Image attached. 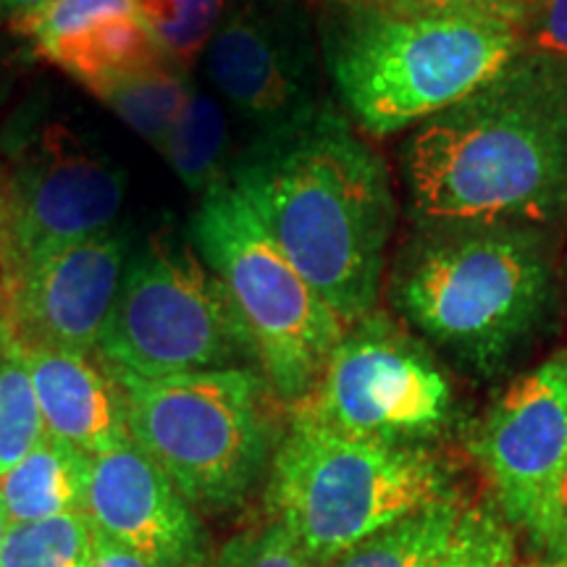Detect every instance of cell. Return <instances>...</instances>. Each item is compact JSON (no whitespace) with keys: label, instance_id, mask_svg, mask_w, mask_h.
Segmentation results:
<instances>
[{"label":"cell","instance_id":"obj_1","mask_svg":"<svg viewBox=\"0 0 567 567\" xmlns=\"http://www.w3.org/2000/svg\"><path fill=\"white\" fill-rule=\"evenodd\" d=\"M229 184L339 321L379 310L400 208L384 158L342 111L255 134Z\"/></svg>","mask_w":567,"mask_h":567},{"label":"cell","instance_id":"obj_2","mask_svg":"<svg viewBox=\"0 0 567 567\" xmlns=\"http://www.w3.org/2000/svg\"><path fill=\"white\" fill-rule=\"evenodd\" d=\"M413 221L567 224V63L520 51L499 74L408 132Z\"/></svg>","mask_w":567,"mask_h":567},{"label":"cell","instance_id":"obj_3","mask_svg":"<svg viewBox=\"0 0 567 567\" xmlns=\"http://www.w3.org/2000/svg\"><path fill=\"white\" fill-rule=\"evenodd\" d=\"M394 313L478 375L534 342L557 308V231L507 221H413L386 274Z\"/></svg>","mask_w":567,"mask_h":567},{"label":"cell","instance_id":"obj_4","mask_svg":"<svg viewBox=\"0 0 567 567\" xmlns=\"http://www.w3.org/2000/svg\"><path fill=\"white\" fill-rule=\"evenodd\" d=\"M318 48L350 122L371 137L413 132L520 53L513 21L417 19L329 0Z\"/></svg>","mask_w":567,"mask_h":567},{"label":"cell","instance_id":"obj_5","mask_svg":"<svg viewBox=\"0 0 567 567\" xmlns=\"http://www.w3.org/2000/svg\"><path fill=\"white\" fill-rule=\"evenodd\" d=\"M446 467L429 446L342 436L289 413L268 467V517L326 565L421 509L450 499Z\"/></svg>","mask_w":567,"mask_h":567},{"label":"cell","instance_id":"obj_6","mask_svg":"<svg viewBox=\"0 0 567 567\" xmlns=\"http://www.w3.org/2000/svg\"><path fill=\"white\" fill-rule=\"evenodd\" d=\"M124 389L132 442L193 507L229 509L271 467L279 446L271 386L258 368L132 379Z\"/></svg>","mask_w":567,"mask_h":567},{"label":"cell","instance_id":"obj_7","mask_svg":"<svg viewBox=\"0 0 567 567\" xmlns=\"http://www.w3.org/2000/svg\"><path fill=\"white\" fill-rule=\"evenodd\" d=\"M189 243L243 316L258 371L276 400L300 405L347 326L268 237L229 179L200 197Z\"/></svg>","mask_w":567,"mask_h":567},{"label":"cell","instance_id":"obj_8","mask_svg":"<svg viewBox=\"0 0 567 567\" xmlns=\"http://www.w3.org/2000/svg\"><path fill=\"white\" fill-rule=\"evenodd\" d=\"M95 354L132 379L258 368L243 316L193 247L134 255Z\"/></svg>","mask_w":567,"mask_h":567},{"label":"cell","instance_id":"obj_9","mask_svg":"<svg viewBox=\"0 0 567 567\" xmlns=\"http://www.w3.org/2000/svg\"><path fill=\"white\" fill-rule=\"evenodd\" d=\"M289 413L342 436L425 446L450 425L455 392L421 339L373 310L347 326L313 392Z\"/></svg>","mask_w":567,"mask_h":567},{"label":"cell","instance_id":"obj_10","mask_svg":"<svg viewBox=\"0 0 567 567\" xmlns=\"http://www.w3.org/2000/svg\"><path fill=\"white\" fill-rule=\"evenodd\" d=\"M3 174L9 268L118 226L126 172L63 122L13 124Z\"/></svg>","mask_w":567,"mask_h":567},{"label":"cell","instance_id":"obj_11","mask_svg":"<svg viewBox=\"0 0 567 567\" xmlns=\"http://www.w3.org/2000/svg\"><path fill=\"white\" fill-rule=\"evenodd\" d=\"M313 21L297 0H231L203 51L213 92L266 134L321 111Z\"/></svg>","mask_w":567,"mask_h":567},{"label":"cell","instance_id":"obj_12","mask_svg":"<svg viewBox=\"0 0 567 567\" xmlns=\"http://www.w3.org/2000/svg\"><path fill=\"white\" fill-rule=\"evenodd\" d=\"M496 509L538 549L567 471V352L520 373L471 436Z\"/></svg>","mask_w":567,"mask_h":567},{"label":"cell","instance_id":"obj_13","mask_svg":"<svg viewBox=\"0 0 567 567\" xmlns=\"http://www.w3.org/2000/svg\"><path fill=\"white\" fill-rule=\"evenodd\" d=\"M130 266L122 226L6 271L0 321L19 342L95 354Z\"/></svg>","mask_w":567,"mask_h":567},{"label":"cell","instance_id":"obj_14","mask_svg":"<svg viewBox=\"0 0 567 567\" xmlns=\"http://www.w3.org/2000/svg\"><path fill=\"white\" fill-rule=\"evenodd\" d=\"M84 515L97 536L161 567H203L195 507L134 442L92 457Z\"/></svg>","mask_w":567,"mask_h":567},{"label":"cell","instance_id":"obj_15","mask_svg":"<svg viewBox=\"0 0 567 567\" xmlns=\"http://www.w3.org/2000/svg\"><path fill=\"white\" fill-rule=\"evenodd\" d=\"M13 27L42 59L66 71L92 95L166 59L130 0H48Z\"/></svg>","mask_w":567,"mask_h":567},{"label":"cell","instance_id":"obj_16","mask_svg":"<svg viewBox=\"0 0 567 567\" xmlns=\"http://www.w3.org/2000/svg\"><path fill=\"white\" fill-rule=\"evenodd\" d=\"M19 344L48 436L90 457L132 442L124 389L97 354Z\"/></svg>","mask_w":567,"mask_h":567},{"label":"cell","instance_id":"obj_17","mask_svg":"<svg viewBox=\"0 0 567 567\" xmlns=\"http://www.w3.org/2000/svg\"><path fill=\"white\" fill-rule=\"evenodd\" d=\"M92 457L61 439L42 436L0 476V507L11 526L84 513Z\"/></svg>","mask_w":567,"mask_h":567},{"label":"cell","instance_id":"obj_18","mask_svg":"<svg viewBox=\"0 0 567 567\" xmlns=\"http://www.w3.org/2000/svg\"><path fill=\"white\" fill-rule=\"evenodd\" d=\"M158 153L184 187L200 197L229 179V113L221 97L195 84Z\"/></svg>","mask_w":567,"mask_h":567},{"label":"cell","instance_id":"obj_19","mask_svg":"<svg viewBox=\"0 0 567 567\" xmlns=\"http://www.w3.org/2000/svg\"><path fill=\"white\" fill-rule=\"evenodd\" d=\"M195 84L187 66H179L172 59H161L105 84L95 92V97L109 105L134 134L161 151L193 95Z\"/></svg>","mask_w":567,"mask_h":567},{"label":"cell","instance_id":"obj_20","mask_svg":"<svg viewBox=\"0 0 567 567\" xmlns=\"http://www.w3.org/2000/svg\"><path fill=\"white\" fill-rule=\"evenodd\" d=\"M515 530L488 505L460 502L452 520L417 567H517Z\"/></svg>","mask_w":567,"mask_h":567},{"label":"cell","instance_id":"obj_21","mask_svg":"<svg viewBox=\"0 0 567 567\" xmlns=\"http://www.w3.org/2000/svg\"><path fill=\"white\" fill-rule=\"evenodd\" d=\"M45 436L19 339L0 321V476Z\"/></svg>","mask_w":567,"mask_h":567},{"label":"cell","instance_id":"obj_22","mask_svg":"<svg viewBox=\"0 0 567 567\" xmlns=\"http://www.w3.org/2000/svg\"><path fill=\"white\" fill-rule=\"evenodd\" d=\"M158 51L179 66H193L221 24L226 0H130Z\"/></svg>","mask_w":567,"mask_h":567},{"label":"cell","instance_id":"obj_23","mask_svg":"<svg viewBox=\"0 0 567 567\" xmlns=\"http://www.w3.org/2000/svg\"><path fill=\"white\" fill-rule=\"evenodd\" d=\"M95 544V528L84 513L17 523L0 551V567H84Z\"/></svg>","mask_w":567,"mask_h":567},{"label":"cell","instance_id":"obj_24","mask_svg":"<svg viewBox=\"0 0 567 567\" xmlns=\"http://www.w3.org/2000/svg\"><path fill=\"white\" fill-rule=\"evenodd\" d=\"M457 505V496L436 502V505L379 530L365 542L354 544L323 567H417L431 544L446 528V523L452 520Z\"/></svg>","mask_w":567,"mask_h":567},{"label":"cell","instance_id":"obj_25","mask_svg":"<svg viewBox=\"0 0 567 567\" xmlns=\"http://www.w3.org/2000/svg\"><path fill=\"white\" fill-rule=\"evenodd\" d=\"M224 567H321L281 523L268 517L226 549Z\"/></svg>","mask_w":567,"mask_h":567},{"label":"cell","instance_id":"obj_26","mask_svg":"<svg viewBox=\"0 0 567 567\" xmlns=\"http://www.w3.org/2000/svg\"><path fill=\"white\" fill-rule=\"evenodd\" d=\"M375 9L417 19L463 21H515L534 0H363Z\"/></svg>","mask_w":567,"mask_h":567},{"label":"cell","instance_id":"obj_27","mask_svg":"<svg viewBox=\"0 0 567 567\" xmlns=\"http://www.w3.org/2000/svg\"><path fill=\"white\" fill-rule=\"evenodd\" d=\"M515 30L520 51L567 63V0H534Z\"/></svg>","mask_w":567,"mask_h":567},{"label":"cell","instance_id":"obj_28","mask_svg":"<svg viewBox=\"0 0 567 567\" xmlns=\"http://www.w3.org/2000/svg\"><path fill=\"white\" fill-rule=\"evenodd\" d=\"M538 557L549 567H567V471L555 494V505L547 523V534L538 544Z\"/></svg>","mask_w":567,"mask_h":567},{"label":"cell","instance_id":"obj_29","mask_svg":"<svg viewBox=\"0 0 567 567\" xmlns=\"http://www.w3.org/2000/svg\"><path fill=\"white\" fill-rule=\"evenodd\" d=\"M84 567H161V565L134 555V551L118 547V544H113L109 538L95 534V544H92L90 559Z\"/></svg>","mask_w":567,"mask_h":567},{"label":"cell","instance_id":"obj_30","mask_svg":"<svg viewBox=\"0 0 567 567\" xmlns=\"http://www.w3.org/2000/svg\"><path fill=\"white\" fill-rule=\"evenodd\" d=\"M48 0H0V21H13L30 17L32 11H38L40 6H45Z\"/></svg>","mask_w":567,"mask_h":567},{"label":"cell","instance_id":"obj_31","mask_svg":"<svg viewBox=\"0 0 567 567\" xmlns=\"http://www.w3.org/2000/svg\"><path fill=\"white\" fill-rule=\"evenodd\" d=\"M6 268H9V239H6V197H3V174H0V284H3Z\"/></svg>","mask_w":567,"mask_h":567},{"label":"cell","instance_id":"obj_32","mask_svg":"<svg viewBox=\"0 0 567 567\" xmlns=\"http://www.w3.org/2000/svg\"><path fill=\"white\" fill-rule=\"evenodd\" d=\"M9 528H11L9 517H6L3 507H0V551H3V542H6V534H9Z\"/></svg>","mask_w":567,"mask_h":567},{"label":"cell","instance_id":"obj_33","mask_svg":"<svg viewBox=\"0 0 567 567\" xmlns=\"http://www.w3.org/2000/svg\"><path fill=\"white\" fill-rule=\"evenodd\" d=\"M517 567H549V565H544V563H520Z\"/></svg>","mask_w":567,"mask_h":567},{"label":"cell","instance_id":"obj_34","mask_svg":"<svg viewBox=\"0 0 567 567\" xmlns=\"http://www.w3.org/2000/svg\"><path fill=\"white\" fill-rule=\"evenodd\" d=\"M563 276H565V295H567V255H565V268H563Z\"/></svg>","mask_w":567,"mask_h":567}]
</instances>
